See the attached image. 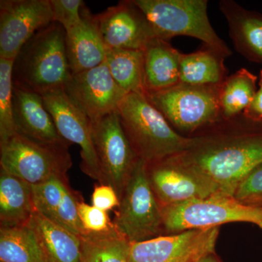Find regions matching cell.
I'll use <instances>...</instances> for the list:
<instances>
[{"label":"cell","mask_w":262,"mask_h":262,"mask_svg":"<svg viewBox=\"0 0 262 262\" xmlns=\"http://www.w3.org/2000/svg\"><path fill=\"white\" fill-rule=\"evenodd\" d=\"M190 136V146L169 159L205 176L226 194L234 196L241 182L262 165V121L244 114Z\"/></svg>","instance_id":"6da1fadb"},{"label":"cell","mask_w":262,"mask_h":262,"mask_svg":"<svg viewBox=\"0 0 262 262\" xmlns=\"http://www.w3.org/2000/svg\"><path fill=\"white\" fill-rule=\"evenodd\" d=\"M66 31L51 24L36 32L13 60L14 87L43 96L64 88L71 75L66 51Z\"/></svg>","instance_id":"7a4b0ae2"},{"label":"cell","mask_w":262,"mask_h":262,"mask_svg":"<svg viewBox=\"0 0 262 262\" xmlns=\"http://www.w3.org/2000/svg\"><path fill=\"white\" fill-rule=\"evenodd\" d=\"M117 113L136 156L147 164L180 154L192 144V138L177 132L145 96L125 95Z\"/></svg>","instance_id":"3957f363"},{"label":"cell","mask_w":262,"mask_h":262,"mask_svg":"<svg viewBox=\"0 0 262 262\" xmlns=\"http://www.w3.org/2000/svg\"><path fill=\"white\" fill-rule=\"evenodd\" d=\"M153 29L155 37L170 41L177 36L195 38L226 58L232 51L215 32L208 18V0H134Z\"/></svg>","instance_id":"277c9868"},{"label":"cell","mask_w":262,"mask_h":262,"mask_svg":"<svg viewBox=\"0 0 262 262\" xmlns=\"http://www.w3.org/2000/svg\"><path fill=\"white\" fill-rule=\"evenodd\" d=\"M221 84L179 82L170 89L147 93L146 97L176 130L190 136L222 120Z\"/></svg>","instance_id":"5b68a950"},{"label":"cell","mask_w":262,"mask_h":262,"mask_svg":"<svg viewBox=\"0 0 262 262\" xmlns=\"http://www.w3.org/2000/svg\"><path fill=\"white\" fill-rule=\"evenodd\" d=\"M160 207L166 235L231 222H247L258 227L262 225V209L245 206L234 196L222 192Z\"/></svg>","instance_id":"8992f818"},{"label":"cell","mask_w":262,"mask_h":262,"mask_svg":"<svg viewBox=\"0 0 262 262\" xmlns=\"http://www.w3.org/2000/svg\"><path fill=\"white\" fill-rule=\"evenodd\" d=\"M120 201L113 224L130 244L163 235L161 207L150 184L147 163L140 158Z\"/></svg>","instance_id":"52a82bcc"},{"label":"cell","mask_w":262,"mask_h":262,"mask_svg":"<svg viewBox=\"0 0 262 262\" xmlns=\"http://www.w3.org/2000/svg\"><path fill=\"white\" fill-rule=\"evenodd\" d=\"M69 147L40 144L16 133L0 143V168L32 185L54 179L68 181L72 165Z\"/></svg>","instance_id":"ba28073f"},{"label":"cell","mask_w":262,"mask_h":262,"mask_svg":"<svg viewBox=\"0 0 262 262\" xmlns=\"http://www.w3.org/2000/svg\"><path fill=\"white\" fill-rule=\"evenodd\" d=\"M93 142L106 184L122 198L139 159L127 139L117 112L91 122Z\"/></svg>","instance_id":"9c48e42d"},{"label":"cell","mask_w":262,"mask_h":262,"mask_svg":"<svg viewBox=\"0 0 262 262\" xmlns=\"http://www.w3.org/2000/svg\"><path fill=\"white\" fill-rule=\"evenodd\" d=\"M220 227L192 229L130 244V262H196L215 252Z\"/></svg>","instance_id":"30bf717a"},{"label":"cell","mask_w":262,"mask_h":262,"mask_svg":"<svg viewBox=\"0 0 262 262\" xmlns=\"http://www.w3.org/2000/svg\"><path fill=\"white\" fill-rule=\"evenodd\" d=\"M60 136L70 144L80 146L81 169L98 184H106L93 142L91 121L72 102L63 89L42 96Z\"/></svg>","instance_id":"8fae6325"},{"label":"cell","mask_w":262,"mask_h":262,"mask_svg":"<svg viewBox=\"0 0 262 262\" xmlns=\"http://www.w3.org/2000/svg\"><path fill=\"white\" fill-rule=\"evenodd\" d=\"M52 22L50 0H1L0 58L14 60L22 46Z\"/></svg>","instance_id":"7c38bea8"},{"label":"cell","mask_w":262,"mask_h":262,"mask_svg":"<svg viewBox=\"0 0 262 262\" xmlns=\"http://www.w3.org/2000/svg\"><path fill=\"white\" fill-rule=\"evenodd\" d=\"M63 90L91 122L117 112L127 94L114 80L105 62L91 70L71 74Z\"/></svg>","instance_id":"4fadbf2b"},{"label":"cell","mask_w":262,"mask_h":262,"mask_svg":"<svg viewBox=\"0 0 262 262\" xmlns=\"http://www.w3.org/2000/svg\"><path fill=\"white\" fill-rule=\"evenodd\" d=\"M147 172L160 206L208 198L222 192L218 186L205 176L169 158L147 164Z\"/></svg>","instance_id":"5bb4252c"},{"label":"cell","mask_w":262,"mask_h":262,"mask_svg":"<svg viewBox=\"0 0 262 262\" xmlns=\"http://www.w3.org/2000/svg\"><path fill=\"white\" fill-rule=\"evenodd\" d=\"M98 30L106 51H142L155 37L154 32L134 0H123L96 15Z\"/></svg>","instance_id":"9a60e30c"},{"label":"cell","mask_w":262,"mask_h":262,"mask_svg":"<svg viewBox=\"0 0 262 262\" xmlns=\"http://www.w3.org/2000/svg\"><path fill=\"white\" fill-rule=\"evenodd\" d=\"M13 113L17 134L40 144L70 146L60 136L40 95L13 86Z\"/></svg>","instance_id":"2e32d148"},{"label":"cell","mask_w":262,"mask_h":262,"mask_svg":"<svg viewBox=\"0 0 262 262\" xmlns=\"http://www.w3.org/2000/svg\"><path fill=\"white\" fill-rule=\"evenodd\" d=\"M35 211L50 222L77 236L85 232L78 214L81 198L68 181L54 179L32 185Z\"/></svg>","instance_id":"e0dca14e"},{"label":"cell","mask_w":262,"mask_h":262,"mask_svg":"<svg viewBox=\"0 0 262 262\" xmlns=\"http://www.w3.org/2000/svg\"><path fill=\"white\" fill-rule=\"evenodd\" d=\"M66 51L71 73L77 74L102 64L106 49L98 30L96 15L84 5L82 20L66 32Z\"/></svg>","instance_id":"ac0fdd59"},{"label":"cell","mask_w":262,"mask_h":262,"mask_svg":"<svg viewBox=\"0 0 262 262\" xmlns=\"http://www.w3.org/2000/svg\"><path fill=\"white\" fill-rule=\"evenodd\" d=\"M234 49L248 61L262 63V14L246 9L233 0H221Z\"/></svg>","instance_id":"d6986e66"},{"label":"cell","mask_w":262,"mask_h":262,"mask_svg":"<svg viewBox=\"0 0 262 262\" xmlns=\"http://www.w3.org/2000/svg\"><path fill=\"white\" fill-rule=\"evenodd\" d=\"M142 51L146 92L163 91L179 83L182 53L174 48L170 41L153 38Z\"/></svg>","instance_id":"ffe728a7"},{"label":"cell","mask_w":262,"mask_h":262,"mask_svg":"<svg viewBox=\"0 0 262 262\" xmlns=\"http://www.w3.org/2000/svg\"><path fill=\"white\" fill-rule=\"evenodd\" d=\"M44 262H80V239L34 211L29 220Z\"/></svg>","instance_id":"44dd1931"},{"label":"cell","mask_w":262,"mask_h":262,"mask_svg":"<svg viewBox=\"0 0 262 262\" xmlns=\"http://www.w3.org/2000/svg\"><path fill=\"white\" fill-rule=\"evenodd\" d=\"M34 211L32 184L0 168L1 226L27 225Z\"/></svg>","instance_id":"7402d4cb"},{"label":"cell","mask_w":262,"mask_h":262,"mask_svg":"<svg viewBox=\"0 0 262 262\" xmlns=\"http://www.w3.org/2000/svg\"><path fill=\"white\" fill-rule=\"evenodd\" d=\"M225 59L223 55L206 46L193 53H182L179 82L198 85L222 84L228 76Z\"/></svg>","instance_id":"603a6c76"},{"label":"cell","mask_w":262,"mask_h":262,"mask_svg":"<svg viewBox=\"0 0 262 262\" xmlns=\"http://www.w3.org/2000/svg\"><path fill=\"white\" fill-rule=\"evenodd\" d=\"M105 63L116 83L126 94L146 96L144 84V54L141 50L106 51Z\"/></svg>","instance_id":"cb8c5ba5"},{"label":"cell","mask_w":262,"mask_h":262,"mask_svg":"<svg viewBox=\"0 0 262 262\" xmlns=\"http://www.w3.org/2000/svg\"><path fill=\"white\" fill-rule=\"evenodd\" d=\"M80 239V262H130V243L115 225L104 232H84Z\"/></svg>","instance_id":"d4e9b609"},{"label":"cell","mask_w":262,"mask_h":262,"mask_svg":"<svg viewBox=\"0 0 262 262\" xmlns=\"http://www.w3.org/2000/svg\"><path fill=\"white\" fill-rule=\"evenodd\" d=\"M257 76L242 68L228 75L221 84L220 101L222 119L244 113L257 91Z\"/></svg>","instance_id":"484cf974"},{"label":"cell","mask_w":262,"mask_h":262,"mask_svg":"<svg viewBox=\"0 0 262 262\" xmlns=\"http://www.w3.org/2000/svg\"><path fill=\"white\" fill-rule=\"evenodd\" d=\"M0 261L44 262L28 224L0 227Z\"/></svg>","instance_id":"4316f807"},{"label":"cell","mask_w":262,"mask_h":262,"mask_svg":"<svg viewBox=\"0 0 262 262\" xmlns=\"http://www.w3.org/2000/svg\"><path fill=\"white\" fill-rule=\"evenodd\" d=\"M13 60L0 58V143L16 134L13 113Z\"/></svg>","instance_id":"83f0119b"},{"label":"cell","mask_w":262,"mask_h":262,"mask_svg":"<svg viewBox=\"0 0 262 262\" xmlns=\"http://www.w3.org/2000/svg\"><path fill=\"white\" fill-rule=\"evenodd\" d=\"M234 196L245 206L262 209V165L241 182Z\"/></svg>","instance_id":"f1b7e54d"},{"label":"cell","mask_w":262,"mask_h":262,"mask_svg":"<svg viewBox=\"0 0 262 262\" xmlns=\"http://www.w3.org/2000/svg\"><path fill=\"white\" fill-rule=\"evenodd\" d=\"M53 22L58 23L69 32L82 20V0H50Z\"/></svg>","instance_id":"f546056e"},{"label":"cell","mask_w":262,"mask_h":262,"mask_svg":"<svg viewBox=\"0 0 262 262\" xmlns=\"http://www.w3.org/2000/svg\"><path fill=\"white\" fill-rule=\"evenodd\" d=\"M78 214L84 230L88 232H104L114 227L107 212L93 205L84 203L82 199L78 203Z\"/></svg>","instance_id":"4dcf8cb0"},{"label":"cell","mask_w":262,"mask_h":262,"mask_svg":"<svg viewBox=\"0 0 262 262\" xmlns=\"http://www.w3.org/2000/svg\"><path fill=\"white\" fill-rule=\"evenodd\" d=\"M93 206L104 211H108L120 206V198L114 188L108 184L95 185L91 198Z\"/></svg>","instance_id":"1f68e13d"},{"label":"cell","mask_w":262,"mask_h":262,"mask_svg":"<svg viewBox=\"0 0 262 262\" xmlns=\"http://www.w3.org/2000/svg\"><path fill=\"white\" fill-rule=\"evenodd\" d=\"M258 89L249 106L244 112V115L254 121H262V70L258 77Z\"/></svg>","instance_id":"d6a6232c"},{"label":"cell","mask_w":262,"mask_h":262,"mask_svg":"<svg viewBox=\"0 0 262 262\" xmlns=\"http://www.w3.org/2000/svg\"><path fill=\"white\" fill-rule=\"evenodd\" d=\"M196 262H222L220 261V258L217 257L216 255L214 253H209L206 256H203L198 259Z\"/></svg>","instance_id":"836d02e7"},{"label":"cell","mask_w":262,"mask_h":262,"mask_svg":"<svg viewBox=\"0 0 262 262\" xmlns=\"http://www.w3.org/2000/svg\"><path fill=\"white\" fill-rule=\"evenodd\" d=\"M259 228L262 229V225L261 226H260Z\"/></svg>","instance_id":"e575fe53"}]
</instances>
